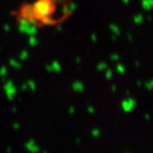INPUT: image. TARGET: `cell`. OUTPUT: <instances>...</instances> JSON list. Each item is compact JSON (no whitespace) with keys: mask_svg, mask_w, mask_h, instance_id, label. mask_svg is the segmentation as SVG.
Masks as SVG:
<instances>
[{"mask_svg":"<svg viewBox=\"0 0 153 153\" xmlns=\"http://www.w3.org/2000/svg\"><path fill=\"white\" fill-rule=\"evenodd\" d=\"M54 3L52 0H38L33 6L35 18L43 20L53 13Z\"/></svg>","mask_w":153,"mask_h":153,"instance_id":"6da1fadb","label":"cell"},{"mask_svg":"<svg viewBox=\"0 0 153 153\" xmlns=\"http://www.w3.org/2000/svg\"><path fill=\"white\" fill-rule=\"evenodd\" d=\"M21 15H22L23 18L30 22L33 23L34 24L35 21H36V18L34 16V11H33V7H31L30 5H24L21 8V11H20Z\"/></svg>","mask_w":153,"mask_h":153,"instance_id":"7a4b0ae2","label":"cell"},{"mask_svg":"<svg viewBox=\"0 0 153 153\" xmlns=\"http://www.w3.org/2000/svg\"><path fill=\"white\" fill-rule=\"evenodd\" d=\"M20 30L26 34H34L36 32V27L33 25V23L30 22L24 18H21L20 24Z\"/></svg>","mask_w":153,"mask_h":153,"instance_id":"3957f363","label":"cell"},{"mask_svg":"<svg viewBox=\"0 0 153 153\" xmlns=\"http://www.w3.org/2000/svg\"><path fill=\"white\" fill-rule=\"evenodd\" d=\"M47 68H48V70L49 71H59L60 70V66H59L58 65V63L57 62H54L52 64V67H47Z\"/></svg>","mask_w":153,"mask_h":153,"instance_id":"277c9868","label":"cell"},{"mask_svg":"<svg viewBox=\"0 0 153 153\" xmlns=\"http://www.w3.org/2000/svg\"><path fill=\"white\" fill-rule=\"evenodd\" d=\"M27 56H28V53L25 52V51L20 54V58H21V59H26Z\"/></svg>","mask_w":153,"mask_h":153,"instance_id":"5b68a950","label":"cell"},{"mask_svg":"<svg viewBox=\"0 0 153 153\" xmlns=\"http://www.w3.org/2000/svg\"><path fill=\"white\" fill-rule=\"evenodd\" d=\"M30 43L31 45H34V44H36L37 43V41H36V39L35 38H33V37H31V38H30Z\"/></svg>","mask_w":153,"mask_h":153,"instance_id":"8992f818","label":"cell"},{"mask_svg":"<svg viewBox=\"0 0 153 153\" xmlns=\"http://www.w3.org/2000/svg\"><path fill=\"white\" fill-rule=\"evenodd\" d=\"M10 64H11V66H13V67H20V66L18 64V62H15L14 60H11V61H10Z\"/></svg>","mask_w":153,"mask_h":153,"instance_id":"52a82bcc","label":"cell"},{"mask_svg":"<svg viewBox=\"0 0 153 153\" xmlns=\"http://www.w3.org/2000/svg\"><path fill=\"white\" fill-rule=\"evenodd\" d=\"M7 73V70L6 68H2V70L0 69V75H5Z\"/></svg>","mask_w":153,"mask_h":153,"instance_id":"ba28073f","label":"cell"},{"mask_svg":"<svg viewBox=\"0 0 153 153\" xmlns=\"http://www.w3.org/2000/svg\"><path fill=\"white\" fill-rule=\"evenodd\" d=\"M101 67H104L105 68V67H106V65H103V66H101V65H99V66H98V68H99L100 70L101 69Z\"/></svg>","mask_w":153,"mask_h":153,"instance_id":"9c48e42d","label":"cell"},{"mask_svg":"<svg viewBox=\"0 0 153 153\" xmlns=\"http://www.w3.org/2000/svg\"><path fill=\"white\" fill-rule=\"evenodd\" d=\"M107 78H108V79H110V76H111V71H107Z\"/></svg>","mask_w":153,"mask_h":153,"instance_id":"30bf717a","label":"cell"}]
</instances>
